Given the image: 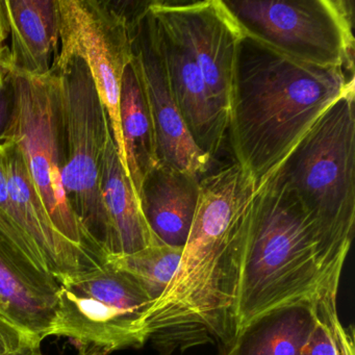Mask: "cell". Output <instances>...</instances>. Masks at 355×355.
<instances>
[{
    "label": "cell",
    "instance_id": "10",
    "mask_svg": "<svg viewBox=\"0 0 355 355\" xmlns=\"http://www.w3.org/2000/svg\"><path fill=\"white\" fill-rule=\"evenodd\" d=\"M132 53L155 126L157 159L187 173L202 178L213 159L191 138L172 94L157 20L149 3L130 11Z\"/></svg>",
    "mask_w": 355,
    "mask_h": 355
},
{
    "label": "cell",
    "instance_id": "5",
    "mask_svg": "<svg viewBox=\"0 0 355 355\" xmlns=\"http://www.w3.org/2000/svg\"><path fill=\"white\" fill-rule=\"evenodd\" d=\"M51 71L57 74L59 88L62 184L85 236L107 259V223L101 168L107 135L112 130L109 116L82 59L57 57Z\"/></svg>",
    "mask_w": 355,
    "mask_h": 355
},
{
    "label": "cell",
    "instance_id": "1",
    "mask_svg": "<svg viewBox=\"0 0 355 355\" xmlns=\"http://www.w3.org/2000/svg\"><path fill=\"white\" fill-rule=\"evenodd\" d=\"M257 186L236 162L200 178L180 265L145 318L147 340L170 354L236 336V304Z\"/></svg>",
    "mask_w": 355,
    "mask_h": 355
},
{
    "label": "cell",
    "instance_id": "22",
    "mask_svg": "<svg viewBox=\"0 0 355 355\" xmlns=\"http://www.w3.org/2000/svg\"><path fill=\"white\" fill-rule=\"evenodd\" d=\"M0 243L20 259L49 272L32 239L26 234L17 222L14 221L1 209H0Z\"/></svg>",
    "mask_w": 355,
    "mask_h": 355
},
{
    "label": "cell",
    "instance_id": "16",
    "mask_svg": "<svg viewBox=\"0 0 355 355\" xmlns=\"http://www.w3.org/2000/svg\"><path fill=\"white\" fill-rule=\"evenodd\" d=\"M1 8L11 37L3 63L32 76L51 73L59 51L57 0H7Z\"/></svg>",
    "mask_w": 355,
    "mask_h": 355
},
{
    "label": "cell",
    "instance_id": "19",
    "mask_svg": "<svg viewBox=\"0 0 355 355\" xmlns=\"http://www.w3.org/2000/svg\"><path fill=\"white\" fill-rule=\"evenodd\" d=\"M119 116L126 172L139 198L143 180L159 162L153 117L134 61L122 78Z\"/></svg>",
    "mask_w": 355,
    "mask_h": 355
},
{
    "label": "cell",
    "instance_id": "2",
    "mask_svg": "<svg viewBox=\"0 0 355 355\" xmlns=\"http://www.w3.org/2000/svg\"><path fill=\"white\" fill-rule=\"evenodd\" d=\"M353 88L354 72L304 63L243 35L232 70L226 132L234 162L259 187L322 113Z\"/></svg>",
    "mask_w": 355,
    "mask_h": 355
},
{
    "label": "cell",
    "instance_id": "20",
    "mask_svg": "<svg viewBox=\"0 0 355 355\" xmlns=\"http://www.w3.org/2000/svg\"><path fill=\"white\" fill-rule=\"evenodd\" d=\"M182 251L184 248L153 245L125 257H112L107 261L125 272L155 303L173 278Z\"/></svg>",
    "mask_w": 355,
    "mask_h": 355
},
{
    "label": "cell",
    "instance_id": "11",
    "mask_svg": "<svg viewBox=\"0 0 355 355\" xmlns=\"http://www.w3.org/2000/svg\"><path fill=\"white\" fill-rule=\"evenodd\" d=\"M149 9L186 45L202 73L214 103L227 120L236 47L244 33L222 0L151 1Z\"/></svg>",
    "mask_w": 355,
    "mask_h": 355
},
{
    "label": "cell",
    "instance_id": "21",
    "mask_svg": "<svg viewBox=\"0 0 355 355\" xmlns=\"http://www.w3.org/2000/svg\"><path fill=\"white\" fill-rule=\"evenodd\" d=\"M336 297L338 291H328L313 303L317 324L301 355H336L331 325L338 317Z\"/></svg>",
    "mask_w": 355,
    "mask_h": 355
},
{
    "label": "cell",
    "instance_id": "25",
    "mask_svg": "<svg viewBox=\"0 0 355 355\" xmlns=\"http://www.w3.org/2000/svg\"><path fill=\"white\" fill-rule=\"evenodd\" d=\"M11 96L6 68L0 62V135L3 134L10 115Z\"/></svg>",
    "mask_w": 355,
    "mask_h": 355
},
{
    "label": "cell",
    "instance_id": "7",
    "mask_svg": "<svg viewBox=\"0 0 355 355\" xmlns=\"http://www.w3.org/2000/svg\"><path fill=\"white\" fill-rule=\"evenodd\" d=\"M153 301L125 272L107 261L60 282L51 336H65L80 355L142 347Z\"/></svg>",
    "mask_w": 355,
    "mask_h": 355
},
{
    "label": "cell",
    "instance_id": "6",
    "mask_svg": "<svg viewBox=\"0 0 355 355\" xmlns=\"http://www.w3.org/2000/svg\"><path fill=\"white\" fill-rule=\"evenodd\" d=\"M11 107L1 136L15 143L42 199L53 227L98 263L107 259L89 242L72 213L62 184L63 148L58 78L38 76L8 67Z\"/></svg>",
    "mask_w": 355,
    "mask_h": 355
},
{
    "label": "cell",
    "instance_id": "8",
    "mask_svg": "<svg viewBox=\"0 0 355 355\" xmlns=\"http://www.w3.org/2000/svg\"><path fill=\"white\" fill-rule=\"evenodd\" d=\"M244 34L311 65L354 72L353 3L345 0H222Z\"/></svg>",
    "mask_w": 355,
    "mask_h": 355
},
{
    "label": "cell",
    "instance_id": "18",
    "mask_svg": "<svg viewBox=\"0 0 355 355\" xmlns=\"http://www.w3.org/2000/svg\"><path fill=\"white\" fill-rule=\"evenodd\" d=\"M315 324L311 303L279 307L241 330L226 355H301Z\"/></svg>",
    "mask_w": 355,
    "mask_h": 355
},
{
    "label": "cell",
    "instance_id": "4",
    "mask_svg": "<svg viewBox=\"0 0 355 355\" xmlns=\"http://www.w3.org/2000/svg\"><path fill=\"white\" fill-rule=\"evenodd\" d=\"M317 232L328 282H340L355 223V88L332 103L273 172Z\"/></svg>",
    "mask_w": 355,
    "mask_h": 355
},
{
    "label": "cell",
    "instance_id": "23",
    "mask_svg": "<svg viewBox=\"0 0 355 355\" xmlns=\"http://www.w3.org/2000/svg\"><path fill=\"white\" fill-rule=\"evenodd\" d=\"M41 343L0 315V355H38Z\"/></svg>",
    "mask_w": 355,
    "mask_h": 355
},
{
    "label": "cell",
    "instance_id": "13",
    "mask_svg": "<svg viewBox=\"0 0 355 355\" xmlns=\"http://www.w3.org/2000/svg\"><path fill=\"white\" fill-rule=\"evenodd\" d=\"M155 18L178 111L195 144L214 159L225 142L227 120L214 103L202 73L186 45L167 24Z\"/></svg>",
    "mask_w": 355,
    "mask_h": 355
},
{
    "label": "cell",
    "instance_id": "14",
    "mask_svg": "<svg viewBox=\"0 0 355 355\" xmlns=\"http://www.w3.org/2000/svg\"><path fill=\"white\" fill-rule=\"evenodd\" d=\"M60 282L0 243V315L43 342L51 336Z\"/></svg>",
    "mask_w": 355,
    "mask_h": 355
},
{
    "label": "cell",
    "instance_id": "3",
    "mask_svg": "<svg viewBox=\"0 0 355 355\" xmlns=\"http://www.w3.org/2000/svg\"><path fill=\"white\" fill-rule=\"evenodd\" d=\"M317 232L298 198L275 174L253 199L236 304V334L257 318L296 303L313 304L328 288Z\"/></svg>",
    "mask_w": 355,
    "mask_h": 355
},
{
    "label": "cell",
    "instance_id": "12",
    "mask_svg": "<svg viewBox=\"0 0 355 355\" xmlns=\"http://www.w3.org/2000/svg\"><path fill=\"white\" fill-rule=\"evenodd\" d=\"M0 140L3 145L8 189L16 220L36 245L47 271L60 282L103 266L53 227L19 149L1 135Z\"/></svg>",
    "mask_w": 355,
    "mask_h": 355
},
{
    "label": "cell",
    "instance_id": "9",
    "mask_svg": "<svg viewBox=\"0 0 355 355\" xmlns=\"http://www.w3.org/2000/svg\"><path fill=\"white\" fill-rule=\"evenodd\" d=\"M57 57L80 58L86 63L109 116L118 155L126 172L119 105L124 71L134 58L130 10L123 3L101 0H57Z\"/></svg>",
    "mask_w": 355,
    "mask_h": 355
},
{
    "label": "cell",
    "instance_id": "26",
    "mask_svg": "<svg viewBox=\"0 0 355 355\" xmlns=\"http://www.w3.org/2000/svg\"><path fill=\"white\" fill-rule=\"evenodd\" d=\"M7 26H6L5 17H3V8H1V1H0V59L6 53V49L3 47V42L7 38Z\"/></svg>",
    "mask_w": 355,
    "mask_h": 355
},
{
    "label": "cell",
    "instance_id": "24",
    "mask_svg": "<svg viewBox=\"0 0 355 355\" xmlns=\"http://www.w3.org/2000/svg\"><path fill=\"white\" fill-rule=\"evenodd\" d=\"M331 331L336 355H354V334H353V329L345 328L340 324L338 317L332 322Z\"/></svg>",
    "mask_w": 355,
    "mask_h": 355
},
{
    "label": "cell",
    "instance_id": "17",
    "mask_svg": "<svg viewBox=\"0 0 355 355\" xmlns=\"http://www.w3.org/2000/svg\"><path fill=\"white\" fill-rule=\"evenodd\" d=\"M101 189L107 223V259L161 244L147 225L136 191L120 162L112 130L101 162Z\"/></svg>",
    "mask_w": 355,
    "mask_h": 355
},
{
    "label": "cell",
    "instance_id": "15",
    "mask_svg": "<svg viewBox=\"0 0 355 355\" xmlns=\"http://www.w3.org/2000/svg\"><path fill=\"white\" fill-rule=\"evenodd\" d=\"M200 178L159 163L143 180L141 209L161 244L184 248L194 220Z\"/></svg>",
    "mask_w": 355,
    "mask_h": 355
}]
</instances>
